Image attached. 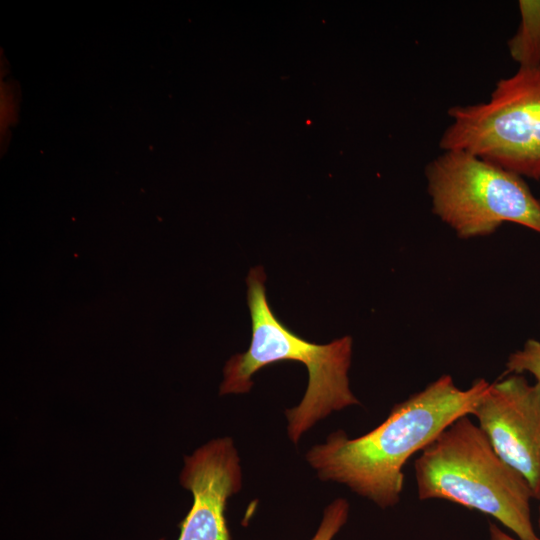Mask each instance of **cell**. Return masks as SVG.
Segmentation results:
<instances>
[{
	"label": "cell",
	"instance_id": "obj_1",
	"mask_svg": "<svg viewBox=\"0 0 540 540\" xmlns=\"http://www.w3.org/2000/svg\"><path fill=\"white\" fill-rule=\"evenodd\" d=\"M489 386L477 379L469 388L460 389L450 375H442L394 405L375 429L353 439L336 431L306 458L322 480L345 484L381 508L394 506L400 501L403 467L410 457L454 421L472 415Z\"/></svg>",
	"mask_w": 540,
	"mask_h": 540
},
{
	"label": "cell",
	"instance_id": "obj_2",
	"mask_svg": "<svg viewBox=\"0 0 540 540\" xmlns=\"http://www.w3.org/2000/svg\"><path fill=\"white\" fill-rule=\"evenodd\" d=\"M262 267L246 278L252 337L248 350L230 358L224 368L220 394L245 393L259 369L280 361H298L308 370V386L299 405L286 410L293 442L332 411L358 404L349 387L352 339L344 336L328 344L309 342L288 329L272 312Z\"/></svg>",
	"mask_w": 540,
	"mask_h": 540
},
{
	"label": "cell",
	"instance_id": "obj_3",
	"mask_svg": "<svg viewBox=\"0 0 540 540\" xmlns=\"http://www.w3.org/2000/svg\"><path fill=\"white\" fill-rule=\"evenodd\" d=\"M420 500L443 499L497 519L519 540H538L531 520L532 491L469 418L445 428L416 458Z\"/></svg>",
	"mask_w": 540,
	"mask_h": 540
},
{
	"label": "cell",
	"instance_id": "obj_4",
	"mask_svg": "<svg viewBox=\"0 0 540 540\" xmlns=\"http://www.w3.org/2000/svg\"><path fill=\"white\" fill-rule=\"evenodd\" d=\"M443 151L461 150L540 180V67L520 68L500 79L487 102L453 106Z\"/></svg>",
	"mask_w": 540,
	"mask_h": 540
},
{
	"label": "cell",
	"instance_id": "obj_5",
	"mask_svg": "<svg viewBox=\"0 0 540 540\" xmlns=\"http://www.w3.org/2000/svg\"><path fill=\"white\" fill-rule=\"evenodd\" d=\"M433 212L459 237L494 232L513 222L540 233V201L521 176L461 150L425 168Z\"/></svg>",
	"mask_w": 540,
	"mask_h": 540
},
{
	"label": "cell",
	"instance_id": "obj_6",
	"mask_svg": "<svg viewBox=\"0 0 540 540\" xmlns=\"http://www.w3.org/2000/svg\"><path fill=\"white\" fill-rule=\"evenodd\" d=\"M472 415L496 453L540 500V384L522 374L490 383Z\"/></svg>",
	"mask_w": 540,
	"mask_h": 540
},
{
	"label": "cell",
	"instance_id": "obj_7",
	"mask_svg": "<svg viewBox=\"0 0 540 540\" xmlns=\"http://www.w3.org/2000/svg\"><path fill=\"white\" fill-rule=\"evenodd\" d=\"M180 483L191 491L193 504L181 523L178 540H230L225 506L242 483L233 441L214 439L185 456Z\"/></svg>",
	"mask_w": 540,
	"mask_h": 540
},
{
	"label": "cell",
	"instance_id": "obj_8",
	"mask_svg": "<svg viewBox=\"0 0 540 540\" xmlns=\"http://www.w3.org/2000/svg\"><path fill=\"white\" fill-rule=\"evenodd\" d=\"M520 23L508 40L511 58L520 68L540 67V0L518 2Z\"/></svg>",
	"mask_w": 540,
	"mask_h": 540
},
{
	"label": "cell",
	"instance_id": "obj_9",
	"mask_svg": "<svg viewBox=\"0 0 540 540\" xmlns=\"http://www.w3.org/2000/svg\"><path fill=\"white\" fill-rule=\"evenodd\" d=\"M506 372L529 373L540 384V341L529 339L523 347L511 353L506 362Z\"/></svg>",
	"mask_w": 540,
	"mask_h": 540
},
{
	"label": "cell",
	"instance_id": "obj_10",
	"mask_svg": "<svg viewBox=\"0 0 540 540\" xmlns=\"http://www.w3.org/2000/svg\"><path fill=\"white\" fill-rule=\"evenodd\" d=\"M349 504L345 499H337L324 511L322 522L312 540H332L348 518Z\"/></svg>",
	"mask_w": 540,
	"mask_h": 540
},
{
	"label": "cell",
	"instance_id": "obj_11",
	"mask_svg": "<svg viewBox=\"0 0 540 540\" xmlns=\"http://www.w3.org/2000/svg\"><path fill=\"white\" fill-rule=\"evenodd\" d=\"M489 540H519V539H516L508 535L498 526L491 523L489 527ZM538 540H540V538Z\"/></svg>",
	"mask_w": 540,
	"mask_h": 540
},
{
	"label": "cell",
	"instance_id": "obj_12",
	"mask_svg": "<svg viewBox=\"0 0 540 540\" xmlns=\"http://www.w3.org/2000/svg\"><path fill=\"white\" fill-rule=\"evenodd\" d=\"M538 526H539V530H540V506H539V518H538Z\"/></svg>",
	"mask_w": 540,
	"mask_h": 540
}]
</instances>
